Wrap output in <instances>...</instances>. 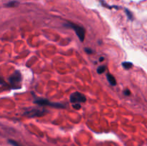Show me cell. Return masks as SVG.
<instances>
[{
  "label": "cell",
  "instance_id": "obj_1",
  "mask_svg": "<svg viewBox=\"0 0 147 146\" xmlns=\"http://www.w3.org/2000/svg\"><path fill=\"white\" fill-rule=\"evenodd\" d=\"M65 26L67 27H70V28H72L73 29H74L76 34H77V36L78 37L79 40H80V42L84 41L85 35H86V30H85V29L83 28V27H80V26L72 22L67 23V24H65Z\"/></svg>",
  "mask_w": 147,
  "mask_h": 146
},
{
  "label": "cell",
  "instance_id": "obj_2",
  "mask_svg": "<svg viewBox=\"0 0 147 146\" xmlns=\"http://www.w3.org/2000/svg\"><path fill=\"white\" fill-rule=\"evenodd\" d=\"M35 104H40L42 106H46V105H50L52 107H57V108H65V105L60 104V103H53L52 102L49 101L48 100L46 99H38V100H35L34 102Z\"/></svg>",
  "mask_w": 147,
  "mask_h": 146
},
{
  "label": "cell",
  "instance_id": "obj_3",
  "mask_svg": "<svg viewBox=\"0 0 147 146\" xmlns=\"http://www.w3.org/2000/svg\"><path fill=\"white\" fill-rule=\"evenodd\" d=\"M70 100L73 104H76V103H80V102H85L86 101V97L82 93L78 92H73V94L70 95Z\"/></svg>",
  "mask_w": 147,
  "mask_h": 146
},
{
  "label": "cell",
  "instance_id": "obj_4",
  "mask_svg": "<svg viewBox=\"0 0 147 146\" xmlns=\"http://www.w3.org/2000/svg\"><path fill=\"white\" fill-rule=\"evenodd\" d=\"M9 82L12 85H17L20 83L22 80V75L21 73L19 71H15L9 78Z\"/></svg>",
  "mask_w": 147,
  "mask_h": 146
},
{
  "label": "cell",
  "instance_id": "obj_5",
  "mask_svg": "<svg viewBox=\"0 0 147 146\" xmlns=\"http://www.w3.org/2000/svg\"><path fill=\"white\" fill-rule=\"evenodd\" d=\"M45 113H47V110H40L38 109H34V110H31L26 113V115L29 117H41L44 115Z\"/></svg>",
  "mask_w": 147,
  "mask_h": 146
},
{
  "label": "cell",
  "instance_id": "obj_6",
  "mask_svg": "<svg viewBox=\"0 0 147 146\" xmlns=\"http://www.w3.org/2000/svg\"><path fill=\"white\" fill-rule=\"evenodd\" d=\"M106 77H107L108 81L109 82V83H110L111 85H113V86L116 85V79H115V77H113L112 74L108 73V74H106Z\"/></svg>",
  "mask_w": 147,
  "mask_h": 146
},
{
  "label": "cell",
  "instance_id": "obj_7",
  "mask_svg": "<svg viewBox=\"0 0 147 146\" xmlns=\"http://www.w3.org/2000/svg\"><path fill=\"white\" fill-rule=\"evenodd\" d=\"M122 66L126 70H129V69H131L133 67V64L130 62H124L122 63Z\"/></svg>",
  "mask_w": 147,
  "mask_h": 146
},
{
  "label": "cell",
  "instance_id": "obj_8",
  "mask_svg": "<svg viewBox=\"0 0 147 146\" xmlns=\"http://www.w3.org/2000/svg\"><path fill=\"white\" fill-rule=\"evenodd\" d=\"M19 4V2L17 1H9V2L7 3V4H6V7H17V5Z\"/></svg>",
  "mask_w": 147,
  "mask_h": 146
},
{
  "label": "cell",
  "instance_id": "obj_9",
  "mask_svg": "<svg viewBox=\"0 0 147 146\" xmlns=\"http://www.w3.org/2000/svg\"><path fill=\"white\" fill-rule=\"evenodd\" d=\"M106 70V66H100V67L97 69V72L98 73V74H102V73L104 72Z\"/></svg>",
  "mask_w": 147,
  "mask_h": 146
},
{
  "label": "cell",
  "instance_id": "obj_10",
  "mask_svg": "<svg viewBox=\"0 0 147 146\" xmlns=\"http://www.w3.org/2000/svg\"><path fill=\"white\" fill-rule=\"evenodd\" d=\"M125 11H126V15H127L128 18L131 20L133 19V18H134L133 14H132V13L131 12L130 10H129L128 9H125Z\"/></svg>",
  "mask_w": 147,
  "mask_h": 146
},
{
  "label": "cell",
  "instance_id": "obj_11",
  "mask_svg": "<svg viewBox=\"0 0 147 146\" xmlns=\"http://www.w3.org/2000/svg\"><path fill=\"white\" fill-rule=\"evenodd\" d=\"M9 143L11 145H12L13 146H21L20 144H18L17 142L14 141V140H9Z\"/></svg>",
  "mask_w": 147,
  "mask_h": 146
},
{
  "label": "cell",
  "instance_id": "obj_12",
  "mask_svg": "<svg viewBox=\"0 0 147 146\" xmlns=\"http://www.w3.org/2000/svg\"><path fill=\"white\" fill-rule=\"evenodd\" d=\"M73 107H74L75 109H76V110H79V109H80L81 106H80V104H78V103H76V104H73Z\"/></svg>",
  "mask_w": 147,
  "mask_h": 146
},
{
  "label": "cell",
  "instance_id": "obj_13",
  "mask_svg": "<svg viewBox=\"0 0 147 146\" xmlns=\"http://www.w3.org/2000/svg\"><path fill=\"white\" fill-rule=\"evenodd\" d=\"M84 50H85V52H86V53H88V54H92V53H93V51H92L91 49L88 48V47L85 48Z\"/></svg>",
  "mask_w": 147,
  "mask_h": 146
},
{
  "label": "cell",
  "instance_id": "obj_14",
  "mask_svg": "<svg viewBox=\"0 0 147 146\" xmlns=\"http://www.w3.org/2000/svg\"><path fill=\"white\" fill-rule=\"evenodd\" d=\"M123 93H124V94H125V95H126V96H129V95H130V94H131L130 91H129V90H125V91L123 92Z\"/></svg>",
  "mask_w": 147,
  "mask_h": 146
},
{
  "label": "cell",
  "instance_id": "obj_15",
  "mask_svg": "<svg viewBox=\"0 0 147 146\" xmlns=\"http://www.w3.org/2000/svg\"><path fill=\"white\" fill-rule=\"evenodd\" d=\"M104 60V58H103V57H100V59H99V60H100V62H101V61H103V60Z\"/></svg>",
  "mask_w": 147,
  "mask_h": 146
}]
</instances>
